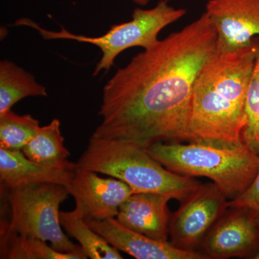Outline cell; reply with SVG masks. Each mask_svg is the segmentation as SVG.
<instances>
[{
  "label": "cell",
  "instance_id": "obj_11",
  "mask_svg": "<svg viewBox=\"0 0 259 259\" xmlns=\"http://www.w3.org/2000/svg\"><path fill=\"white\" fill-rule=\"evenodd\" d=\"M116 249L137 259H204L197 250L181 249L168 241H156L122 226L115 218L87 221Z\"/></svg>",
  "mask_w": 259,
  "mask_h": 259
},
{
  "label": "cell",
  "instance_id": "obj_12",
  "mask_svg": "<svg viewBox=\"0 0 259 259\" xmlns=\"http://www.w3.org/2000/svg\"><path fill=\"white\" fill-rule=\"evenodd\" d=\"M165 194L134 193L121 204L116 219L122 226L156 240L168 241L170 216Z\"/></svg>",
  "mask_w": 259,
  "mask_h": 259
},
{
  "label": "cell",
  "instance_id": "obj_19",
  "mask_svg": "<svg viewBox=\"0 0 259 259\" xmlns=\"http://www.w3.org/2000/svg\"><path fill=\"white\" fill-rule=\"evenodd\" d=\"M253 41L256 54L247 92L245 124L242 131L241 142L259 156V36L253 38Z\"/></svg>",
  "mask_w": 259,
  "mask_h": 259
},
{
  "label": "cell",
  "instance_id": "obj_16",
  "mask_svg": "<svg viewBox=\"0 0 259 259\" xmlns=\"http://www.w3.org/2000/svg\"><path fill=\"white\" fill-rule=\"evenodd\" d=\"M60 223L70 236L79 242L88 258L92 259H122L123 257L101 236L91 228L83 218L79 207L74 210L60 212Z\"/></svg>",
  "mask_w": 259,
  "mask_h": 259
},
{
  "label": "cell",
  "instance_id": "obj_3",
  "mask_svg": "<svg viewBox=\"0 0 259 259\" xmlns=\"http://www.w3.org/2000/svg\"><path fill=\"white\" fill-rule=\"evenodd\" d=\"M145 148L170 171L210 179L231 200L248 189L259 168V156L243 144L158 142Z\"/></svg>",
  "mask_w": 259,
  "mask_h": 259
},
{
  "label": "cell",
  "instance_id": "obj_1",
  "mask_svg": "<svg viewBox=\"0 0 259 259\" xmlns=\"http://www.w3.org/2000/svg\"><path fill=\"white\" fill-rule=\"evenodd\" d=\"M217 33L207 13L134 56L104 86L97 139L148 147L190 142L194 82L216 49Z\"/></svg>",
  "mask_w": 259,
  "mask_h": 259
},
{
  "label": "cell",
  "instance_id": "obj_20",
  "mask_svg": "<svg viewBox=\"0 0 259 259\" xmlns=\"http://www.w3.org/2000/svg\"><path fill=\"white\" fill-rule=\"evenodd\" d=\"M228 206L248 209L259 217V168L248 189L241 195L229 200Z\"/></svg>",
  "mask_w": 259,
  "mask_h": 259
},
{
  "label": "cell",
  "instance_id": "obj_18",
  "mask_svg": "<svg viewBox=\"0 0 259 259\" xmlns=\"http://www.w3.org/2000/svg\"><path fill=\"white\" fill-rule=\"evenodd\" d=\"M39 127V121L31 115H18L11 110L0 114V148L21 151Z\"/></svg>",
  "mask_w": 259,
  "mask_h": 259
},
{
  "label": "cell",
  "instance_id": "obj_24",
  "mask_svg": "<svg viewBox=\"0 0 259 259\" xmlns=\"http://www.w3.org/2000/svg\"><path fill=\"white\" fill-rule=\"evenodd\" d=\"M258 222H259V217H258Z\"/></svg>",
  "mask_w": 259,
  "mask_h": 259
},
{
  "label": "cell",
  "instance_id": "obj_13",
  "mask_svg": "<svg viewBox=\"0 0 259 259\" xmlns=\"http://www.w3.org/2000/svg\"><path fill=\"white\" fill-rule=\"evenodd\" d=\"M77 163L47 166L30 161L22 151L0 148V180L8 188L52 183L67 187L74 177Z\"/></svg>",
  "mask_w": 259,
  "mask_h": 259
},
{
  "label": "cell",
  "instance_id": "obj_14",
  "mask_svg": "<svg viewBox=\"0 0 259 259\" xmlns=\"http://www.w3.org/2000/svg\"><path fill=\"white\" fill-rule=\"evenodd\" d=\"M61 122L54 119L49 125L39 127L36 134L21 150L30 161L47 166L71 164L70 152L64 144Z\"/></svg>",
  "mask_w": 259,
  "mask_h": 259
},
{
  "label": "cell",
  "instance_id": "obj_15",
  "mask_svg": "<svg viewBox=\"0 0 259 259\" xmlns=\"http://www.w3.org/2000/svg\"><path fill=\"white\" fill-rule=\"evenodd\" d=\"M46 88L33 75L8 60L0 63V114L28 97H47Z\"/></svg>",
  "mask_w": 259,
  "mask_h": 259
},
{
  "label": "cell",
  "instance_id": "obj_4",
  "mask_svg": "<svg viewBox=\"0 0 259 259\" xmlns=\"http://www.w3.org/2000/svg\"><path fill=\"white\" fill-rule=\"evenodd\" d=\"M77 164L125 182L135 193L165 194L181 201L202 185L192 177L167 169L146 148L127 141L91 136Z\"/></svg>",
  "mask_w": 259,
  "mask_h": 259
},
{
  "label": "cell",
  "instance_id": "obj_8",
  "mask_svg": "<svg viewBox=\"0 0 259 259\" xmlns=\"http://www.w3.org/2000/svg\"><path fill=\"white\" fill-rule=\"evenodd\" d=\"M207 258L247 256L259 248L258 217L248 209L229 207L213 226L202 244Z\"/></svg>",
  "mask_w": 259,
  "mask_h": 259
},
{
  "label": "cell",
  "instance_id": "obj_17",
  "mask_svg": "<svg viewBox=\"0 0 259 259\" xmlns=\"http://www.w3.org/2000/svg\"><path fill=\"white\" fill-rule=\"evenodd\" d=\"M0 241L1 258L84 259L76 253L56 251L38 238L18 234L10 230L5 223H2Z\"/></svg>",
  "mask_w": 259,
  "mask_h": 259
},
{
  "label": "cell",
  "instance_id": "obj_2",
  "mask_svg": "<svg viewBox=\"0 0 259 259\" xmlns=\"http://www.w3.org/2000/svg\"><path fill=\"white\" fill-rule=\"evenodd\" d=\"M256 48L215 49L199 73L193 90L189 133L190 142L236 146L243 144L245 103Z\"/></svg>",
  "mask_w": 259,
  "mask_h": 259
},
{
  "label": "cell",
  "instance_id": "obj_10",
  "mask_svg": "<svg viewBox=\"0 0 259 259\" xmlns=\"http://www.w3.org/2000/svg\"><path fill=\"white\" fill-rule=\"evenodd\" d=\"M205 13L215 28L218 50L239 49L259 36V0H209Z\"/></svg>",
  "mask_w": 259,
  "mask_h": 259
},
{
  "label": "cell",
  "instance_id": "obj_22",
  "mask_svg": "<svg viewBox=\"0 0 259 259\" xmlns=\"http://www.w3.org/2000/svg\"><path fill=\"white\" fill-rule=\"evenodd\" d=\"M253 258L259 259V250L258 251V253H255V254L254 255V257H253Z\"/></svg>",
  "mask_w": 259,
  "mask_h": 259
},
{
  "label": "cell",
  "instance_id": "obj_21",
  "mask_svg": "<svg viewBox=\"0 0 259 259\" xmlns=\"http://www.w3.org/2000/svg\"><path fill=\"white\" fill-rule=\"evenodd\" d=\"M132 1L136 4L140 5V6H146L151 0H132Z\"/></svg>",
  "mask_w": 259,
  "mask_h": 259
},
{
  "label": "cell",
  "instance_id": "obj_6",
  "mask_svg": "<svg viewBox=\"0 0 259 259\" xmlns=\"http://www.w3.org/2000/svg\"><path fill=\"white\" fill-rule=\"evenodd\" d=\"M69 194L65 186L58 184L10 188L8 202L11 218L9 223H5L18 234L50 242L56 251L76 253L88 258L81 247L70 241L61 229L59 207Z\"/></svg>",
  "mask_w": 259,
  "mask_h": 259
},
{
  "label": "cell",
  "instance_id": "obj_23",
  "mask_svg": "<svg viewBox=\"0 0 259 259\" xmlns=\"http://www.w3.org/2000/svg\"><path fill=\"white\" fill-rule=\"evenodd\" d=\"M165 1L168 2V1H170V0H165Z\"/></svg>",
  "mask_w": 259,
  "mask_h": 259
},
{
  "label": "cell",
  "instance_id": "obj_7",
  "mask_svg": "<svg viewBox=\"0 0 259 259\" xmlns=\"http://www.w3.org/2000/svg\"><path fill=\"white\" fill-rule=\"evenodd\" d=\"M228 197L214 183L201 185L183 200L171 216V243L181 249L195 250L229 206Z\"/></svg>",
  "mask_w": 259,
  "mask_h": 259
},
{
  "label": "cell",
  "instance_id": "obj_5",
  "mask_svg": "<svg viewBox=\"0 0 259 259\" xmlns=\"http://www.w3.org/2000/svg\"><path fill=\"white\" fill-rule=\"evenodd\" d=\"M185 14V10L174 8L168 5V2L161 0L151 9L136 8L131 21L113 25L106 34L99 37L76 35L64 27H61L59 31L46 30L28 18L20 19L16 22V25L31 27L47 40L67 39L100 48L102 56L94 71L93 76H95L102 70L108 71L115 64L117 56L122 51L136 47L147 49L157 44L159 32Z\"/></svg>",
  "mask_w": 259,
  "mask_h": 259
},
{
  "label": "cell",
  "instance_id": "obj_9",
  "mask_svg": "<svg viewBox=\"0 0 259 259\" xmlns=\"http://www.w3.org/2000/svg\"><path fill=\"white\" fill-rule=\"evenodd\" d=\"M66 187L86 221L117 217L121 204L135 193L128 185L118 179L102 178L97 172L79 166Z\"/></svg>",
  "mask_w": 259,
  "mask_h": 259
}]
</instances>
